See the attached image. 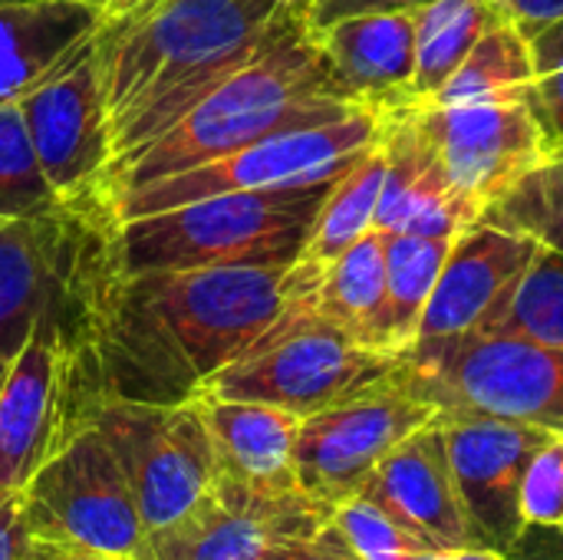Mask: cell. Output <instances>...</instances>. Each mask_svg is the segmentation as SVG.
I'll return each mask as SVG.
<instances>
[{
    "label": "cell",
    "mask_w": 563,
    "mask_h": 560,
    "mask_svg": "<svg viewBox=\"0 0 563 560\" xmlns=\"http://www.w3.org/2000/svg\"><path fill=\"white\" fill-rule=\"evenodd\" d=\"M290 271L294 264H224L112 274L99 261L73 337L66 426L99 399H195L284 314Z\"/></svg>",
    "instance_id": "1"
},
{
    "label": "cell",
    "mask_w": 563,
    "mask_h": 560,
    "mask_svg": "<svg viewBox=\"0 0 563 560\" xmlns=\"http://www.w3.org/2000/svg\"><path fill=\"white\" fill-rule=\"evenodd\" d=\"M280 0H148L96 33L112 158L145 145L290 26Z\"/></svg>",
    "instance_id": "2"
},
{
    "label": "cell",
    "mask_w": 563,
    "mask_h": 560,
    "mask_svg": "<svg viewBox=\"0 0 563 560\" xmlns=\"http://www.w3.org/2000/svg\"><path fill=\"white\" fill-rule=\"evenodd\" d=\"M356 109L369 106L353 102L340 89L313 33L307 23H297L214 83L165 132L112 158L99 198L188 172L287 129L343 119Z\"/></svg>",
    "instance_id": "3"
},
{
    "label": "cell",
    "mask_w": 563,
    "mask_h": 560,
    "mask_svg": "<svg viewBox=\"0 0 563 560\" xmlns=\"http://www.w3.org/2000/svg\"><path fill=\"white\" fill-rule=\"evenodd\" d=\"M340 178V175H336ZM336 178L257 191H224L145 218L99 224L112 274L224 264H297Z\"/></svg>",
    "instance_id": "4"
},
{
    "label": "cell",
    "mask_w": 563,
    "mask_h": 560,
    "mask_svg": "<svg viewBox=\"0 0 563 560\" xmlns=\"http://www.w3.org/2000/svg\"><path fill=\"white\" fill-rule=\"evenodd\" d=\"M290 274L294 290L284 314L251 350H244L201 386L205 396L267 403L307 419L389 376L402 363L356 343L350 333L313 314L310 297L320 274L307 271L303 264H294Z\"/></svg>",
    "instance_id": "5"
},
{
    "label": "cell",
    "mask_w": 563,
    "mask_h": 560,
    "mask_svg": "<svg viewBox=\"0 0 563 560\" xmlns=\"http://www.w3.org/2000/svg\"><path fill=\"white\" fill-rule=\"evenodd\" d=\"M386 122L389 116L376 109H356L333 122L287 129L254 145H244L231 155H221L214 162L195 165L188 172L145 182L135 188L109 191L96 201L92 215L99 224H119L224 191H257V188H280V185L327 182L343 175L369 149H376L386 132Z\"/></svg>",
    "instance_id": "6"
},
{
    "label": "cell",
    "mask_w": 563,
    "mask_h": 560,
    "mask_svg": "<svg viewBox=\"0 0 563 560\" xmlns=\"http://www.w3.org/2000/svg\"><path fill=\"white\" fill-rule=\"evenodd\" d=\"M402 366L442 413H482L563 436V347L465 333L412 350Z\"/></svg>",
    "instance_id": "7"
},
{
    "label": "cell",
    "mask_w": 563,
    "mask_h": 560,
    "mask_svg": "<svg viewBox=\"0 0 563 560\" xmlns=\"http://www.w3.org/2000/svg\"><path fill=\"white\" fill-rule=\"evenodd\" d=\"M36 541L135 558L145 525L132 485L96 422L76 419L36 475L23 485Z\"/></svg>",
    "instance_id": "8"
},
{
    "label": "cell",
    "mask_w": 563,
    "mask_h": 560,
    "mask_svg": "<svg viewBox=\"0 0 563 560\" xmlns=\"http://www.w3.org/2000/svg\"><path fill=\"white\" fill-rule=\"evenodd\" d=\"M442 409L416 389L399 363L389 376L300 419L294 446L297 485L330 515L356 498L379 462Z\"/></svg>",
    "instance_id": "9"
},
{
    "label": "cell",
    "mask_w": 563,
    "mask_h": 560,
    "mask_svg": "<svg viewBox=\"0 0 563 560\" xmlns=\"http://www.w3.org/2000/svg\"><path fill=\"white\" fill-rule=\"evenodd\" d=\"M76 419L96 422L112 446L132 485L145 535L181 518L218 482V459L198 399L172 406L99 399Z\"/></svg>",
    "instance_id": "10"
},
{
    "label": "cell",
    "mask_w": 563,
    "mask_h": 560,
    "mask_svg": "<svg viewBox=\"0 0 563 560\" xmlns=\"http://www.w3.org/2000/svg\"><path fill=\"white\" fill-rule=\"evenodd\" d=\"M40 168L66 208L92 211L112 162L96 36L20 99Z\"/></svg>",
    "instance_id": "11"
},
{
    "label": "cell",
    "mask_w": 563,
    "mask_h": 560,
    "mask_svg": "<svg viewBox=\"0 0 563 560\" xmlns=\"http://www.w3.org/2000/svg\"><path fill=\"white\" fill-rule=\"evenodd\" d=\"M333 515L297 492H257L221 479L181 518L142 538L135 560H267L317 535Z\"/></svg>",
    "instance_id": "12"
},
{
    "label": "cell",
    "mask_w": 563,
    "mask_h": 560,
    "mask_svg": "<svg viewBox=\"0 0 563 560\" xmlns=\"http://www.w3.org/2000/svg\"><path fill=\"white\" fill-rule=\"evenodd\" d=\"M412 116L478 215L558 149L534 99L412 106Z\"/></svg>",
    "instance_id": "13"
},
{
    "label": "cell",
    "mask_w": 563,
    "mask_h": 560,
    "mask_svg": "<svg viewBox=\"0 0 563 560\" xmlns=\"http://www.w3.org/2000/svg\"><path fill=\"white\" fill-rule=\"evenodd\" d=\"M99 251L102 228L79 208L0 228V360H10L40 317L89 281Z\"/></svg>",
    "instance_id": "14"
},
{
    "label": "cell",
    "mask_w": 563,
    "mask_h": 560,
    "mask_svg": "<svg viewBox=\"0 0 563 560\" xmlns=\"http://www.w3.org/2000/svg\"><path fill=\"white\" fill-rule=\"evenodd\" d=\"M449 465L482 545L511 554L528 525L521 515V488L531 459L554 439V432L482 416V413H439Z\"/></svg>",
    "instance_id": "15"
},
{
    "label": "cell",
    "mask_w": 563,
    "mask_h": 560,
    "mask_svg": "<svg viewBox=\"0 0 563 560\" xmlns=\"http://www.w3.org/2000/svg\"><path fill=\"white\" fill-rule=\"evenodd\" d=\"M534 251V238L485 218L459 231L426 304L412 350L478 333L495 307L511 294Z\"/></svg>",
    "instance_id": "16"
},
{
    "label": "cell",
    "mask_w": 563,
    "mask_h": 560,
    "mask_svg": "<svg viewBox=\"0 0 563 560\" xmlns=\"http://www.w3.org/2000/svg\"><path fill=\"white\" fill-rule=\"evenodd\" d=\"M360 498L383 508L396 525L435 551L482 545L459 495L439 416L379 462Z\"/></svg>",
    "instance_id": "17"
},
{
    "label": "cell",
    "mask_w": 563,
    "mask_h": 560,
    "mask_svg": "<svg viewBox=\"0 0 563 560\" xmlns=\"http://www.w3.org/2000/svg\"><path fill=\"white\" fill-rule=\"evenodd\" d=\"M386 175L376 201L373 228L383 234H429V238H455L472 221H478V208L462 198L422 132L412 109L389 116L383 132Z\"/></svg>",
    "instance_id": "18"
},
{
    "label": "cell",
    "mask_w": 563,
    "mask_h": 560,
    "mask_svg": "<svg viewBox=\"0 0 563 560\" xmlns=\"http://www.w3.org/2000/svg\"><path fill=\"white\" fill-rule=\"evenodd\" d=\"M310 33L353 102L383 116L412 109L416 13H356Z\"/></svg>",
    "instance_id": "19"
},
{
    "label": "cell",
    "mask_w": 563,
    "mask_h": 560,
    "mask_svg": "<svg viewBox=\"0 0 563 560\" xmlns=\"http://www.w3.org/2000/svg\"><path fill=\"white\" fill-rule=\"evenodd\" d=\"M99 26L96 0H0V102H20Z\"/></svg>",
    "instance_id": "20"
},
{
    "label": "cell",
    "mask_w": 563,
    "mask_h": 560,
    "mask_svg": "<svg viewBox=\"0 0 563 560\" xmlns=\"http://www.w3.org/2000/svg\"><path fill=\"white\" fill-rule=\"evenodd\" d=\"M214 446L218 475L257 492H297L294 446L300 419L287 409L247 399L195 396Z\"/></svg>",
    "instance_id": "21"
},
{
    "label": "cell",
    "mask_w": 563,
    "mask_h": 560,
    "mask_svg": "<svg viewBox=\"0 0 563 560\" xmlns=\"http://www.w3.org/2000/svg\"><path fill=\"white\" fill-rule=\"evenodd\" d=\"M452 241L455 238L386 234V297L376 337L379 353L393 360H406L412 353L426 304L432 297Z\"/></svg>",
    "instance_id": "22"
},
{
    "label": "cell",
    "mask_w": 563,
    "mask_h": 560,
    "mask_svg": "<svg viewBox=\"0 0 563 560\" xmlns=\"http://www.w3.org/2000/svg\"><path fill=\"white\" fill-rule=\"evenodd\" d=\"M386 297V234L369 228L317 281L310 307L320 320L376 350ZM379 353V350H376Z\"/></svg>",
    "instance_id": "23"
},
{
    "label": "cell",
    "mask_w": 563,
    "mask_h": 560,
    "mask_svg": "<svg viewBox=\"0 0 563 560\" xmlns=\"http://www.w3.org/2000/svg\"><path fill=\"white\" fill-rule=\"evenodd\" d=\"M501 20L498 0H432L416 10L412 106L429 102L465 63L475 43Z\"/></svg>",
    "instance_id": "24"
},
{
    "label": "cell",
    "mask_w": 563,
    "mask_h": 560,
    "mask_svg": "<svg viewBox=\"0 0 563 560\" xmlns=\"http://www.w3.org/2000/svg\"><path fill=\"white\" fill-rule=\"evenodd\" d=\"M383 175H386V152H383V139H379L376 149H369L353 168H346L333 182V188H330L323 208L317 211V221L303 241L297 264H303L313 274H323L346 248H353L373 228Z\"/></svg>",
    "instance_id": "25"
},
{
    "label": "cell",
    "mask_w": 563,
    "mask_h": 560,
    "mask_svg": "<svg viewBox=\"0 0 563 560\" xmlns=\"http://www.w3.org/2000/svg\"><path fill=\"white\" fill-rule=\"evenodd\" d=\"M485 99H534L531 46L521 30L508 20L492 26L449 83L422 106H459Z\"/></svg>",
    "instance_id": "26"
},
{
    "label": "cell",
    "mask_w": 563,
    "mask_h": 560,
    "mask_svg": "<svg viewBox=\"0 0 563 560\" xmlns=\"http://www.w3.org/2000/svg\"><path fill=\"white\" fill-rule=\"evenodd\" d=\"M478 333H508L563 347V254L538 244L531 264Z\"/></svg>",
    "instance_id": "27"
},
{
    "label": "cell",
    "mask_w": 563,
    "mask_h": 560,
    "mask_svg": "<svg viewBox=\"0 0 563 560\" xmlns=\"http://www.w3.org/2000/svg\"><path fill=\"white\" fill-rule=\"evenodd\" d=\"M63 208L40 168L20 102H0V228Z\"/></svg>",
    "instance_id": "28"
},
{
    "label": "cell",
    "mask_w": 563,
    "mask_h": 560,
    "mask_svg": "<svg viewBox=\"0 0 563 560\" xmlns=\"http://www.w3.org/2000/svg\"><path fill=\"white\" fill-rule=\"evenodd\" d=\"M485 221L515 228L544 248L563 254V149H554L541 165L518 178L485 211Z\"/></svg>",
    "instance_id": "29"
},
{
    "label": "cell",
    "mask_w": 563,
    "mask_h": 560,
    "mask_svg": "<svg viewBox=\"0 0 563 560\" xmlns=\"http://www.w3.org/2000/svg\"><path fill=\"white\" fill-rule=\"evenodd\" d=\"M330 521L363 560H393L406 551L429 548L416 535H409L402 525H396L383 508H376L373 502H366L360 495L343 502Z\"/></svg>",
    "instance_id": "30"
},
{
    "label": "cell",
    "mask_w": 563,
    "mask_h": 560,
    "mask_svg": "<svg viewBox=\"0 0 563 560\" xmlns=\"http://www.w3.org/2000/svg\"><path fill=\"white\" fill-rule=\"evenodd\" d=\"M521 515L528 528L563 531V436H554L531 459L521 488Z\"/></svg>",
    "instance_id": "31"
},
{
    "label": "cell",
    "mask_w": 563,
    "mask_h": 560,
    "mask_svg": "<svg viewBox=\"0 0 563 560\" xmlns=\"http://www.w3.org/2000/svg\"><path fill=\"white\" fill-rule=\"evenodd\" d=\"M531 66H534V102L538 112L554 139L563 149V17L544 26L528 40Z\"/></svg>",
    "instance_id": "32"
},
{
    "label": "cell",
    "mask_w": 563,
    "mask_h": 560,
    "mask_svg": "<svg viewBox=\"0 0 563 560\" xmlns=\"http://www.w3.org/2000/svg\"><path fill=\"white\" fill-rule=\"evenodd\" d=\"M267 560H363L350 545L346 538L336 531L333 521H327L317 535L280 545L277 551H271Z\"/></svg>",
    "instance_id": "33"
},
{
    "label": "cell",
    "mask_w": 563,
    "mask_h": 560,
    "mask_svg": "<svg viewBox=\"0 0 563 560\" xmlns=\"http://www.w3.org/2000/svg\"><path fill=\"white\" fill-rule=\"evenodd\" d=\"M432 0H317L307 13V30H320L333 20L343 17H356V13H376V10H389V13H416Z\"/></svg>",
    "instance_id": "34"
},
{
    "label": "cell",
    "mask_w": 563,
    "mask_h": 560,
    "mask_svg": "<svg viewBox=\"0 0 563 560\" xmlns=\"http://www.w3.org/2000/svg\"><path fill=\"white\" fill-rule=\"evenodd\" d=\"M30 541L23 492H0V560H26Z\"/></svg>",
    "instance_id": "35"
},
{
    "label": "cell",
    "mask_w": 563,
    "mask_h": 560,
    "mask_svg": "<svg viewBox=\"0 0 563 560\" xmlns=\"http://www.w3.org/2000/svg\"><path fill=\"white\" fill-rule=\"evenodd\" d=\"M501 17L528 40L563 17V0H498Z\"/></svg>",
    "instance_id": "36"
},
{
    "label": "cell",
    "mask_w": 563,
    "mask_h": 560,
    "mask_svg": "<svg viewBox=\"0 0 563 560\" xmlns=\"http://www.w3.org/2000/svg\"><path fill=\"white\" fill-rule=\"evenodd\" d=\"M511 560H563V531L528 528L525 538L511 548Z\"/></svg>",
    "instance_id": "37"
},
{
    "label": "cell",
    "mask_w": 563,
    "mask_h": 560,
    "mask_svg": "<svg viewBox=\"0 0 563 560\" xmlns=\"http://www.w3.org/2000/svg\"><path fill=\"white\" fill-rule=\"evenodd\" d=\"M26 560H135L122 558V554H102V551H86V548H59L49 541H30Z\"/></svg>",
    "instance_id": "38"
},
{
    "label": "cell",
    "mask_w": 563,
    "mask_h": 560,
    "mask_svg": "<svg viewBox=\"0 0 563 560\" xmlns=\"http://www.w3.org/2000/svg\"><path fill=\"white\" fill-rule=\"evenodd\" d=\"M449 560H511L505 551H495L488 545H472V548H455L449 551Z\"/></svg>",
    "instance_id": "39"
},
{
    "label": "cell",
    "mask_w": 563,
    "mask_h": 560,
    "mask_svg": "<svg viewBox=\"0 0 563 560\" xmlns=\"http://www.w3.org/2000/svg\"><path fill=\"white\" fill-rule=\"evenodd\" d=\"M99 3V10H102V23L106 20H119V17H125L129 10H135V7H142V3H148V0H96Z\"/></svg>",
    "instance_id": "40"
},
{
    "label": "cell",
    "mask_w": 563,
    "mask_h": 560,
    "mask_svg": "<svg viewBox=\"0 0 563 560\" xmlns=\"http://www.w3.org/2000/svg\"><path fill=\"white\" fill-rule=\"evenodd\" d=\"M393 560H449V551H435V548H416V551H406Z\"/></svg>",
    "instance_id": "41"
},
{
    "label": "cell",
    "mask_w": 563,
    "mask_h": 560,
    "mask_svg": "<svg viewBox=\"0 0 563 560\" xmlns=\"http://www.w3.org/2000/svg\"><path fill=\"white\" fill-rule=\"evenodd\" d=\"M280 3H284V7H290V10H297V13H300V17L307 20V13H310V7H313L317 0H280Z\"/></svg>",
    "instance_id": "42"
},
{
    "label": "cell",
    "mask_w": 563,
    "mask_h": 560,
    "mask_svg": "<svg viewBox=\"0 0 563 560\" xmlns=\"http://www.w3.org/2000/svg\"><path fill=\"white\" fill-rule=\"evenodd\" d=\"M10 360H13V356H10ZM10 360H0V380H3V373H7V363H10Z\"/></svg>",
    "instance_id": "43"
}]
</instances>
